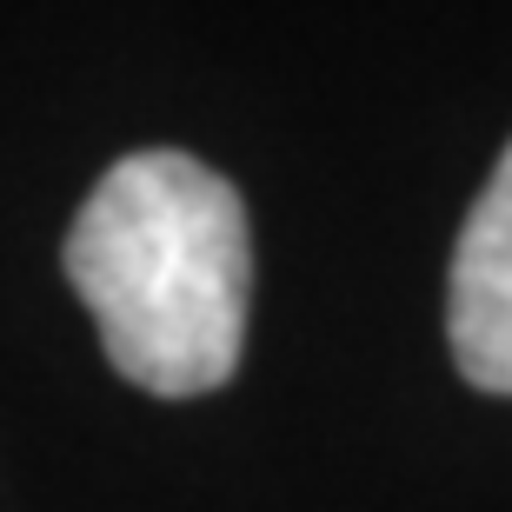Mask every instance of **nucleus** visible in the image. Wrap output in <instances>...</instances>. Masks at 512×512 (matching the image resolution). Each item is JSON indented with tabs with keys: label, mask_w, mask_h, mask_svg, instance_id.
Segmentation results:
<instances>
[{
	"label": "nucleus",
	"mask_w": 512,
	"mask_h": 512,
	"mask_svg": "<svg viewBox=\"0 0 512 512\" xmlns=\"http://www.w3.org/2000/svg\"><path fill=\"white\" fill-rule=\"evenodd\" d=\"M60 266L100 346L153 399L233 380L253 306V233L240 187L180 147H140L80 200Z\"/></svg>",
	"instance_id": "1"
},
{
	"label": "nucleus",
	"mask_w": 512,
	"mask_h": 512,
	"mask_svg": "<svg viewBox=\"0 0 512 512\" xmlns=\"http://www.w3.org/2000/svg\"><path fill=\"white\" fill-rule=\"evenodd\" d=\"M446 340L466 386L512 399V140L459 227L446 273Z\"/></svg>",
	"instance_id": "2"
}]
</instances>
